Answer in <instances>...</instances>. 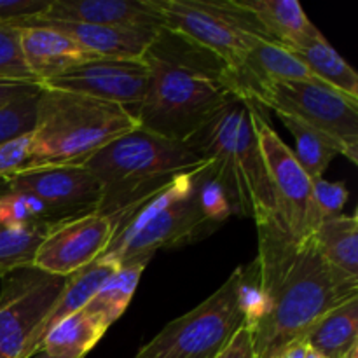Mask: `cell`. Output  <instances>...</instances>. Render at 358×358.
<instances>
[{
    "label": "cell",
    "instance_id": "1",
    "mask_svg": "<svg viewBox=\"0 0 358 358\" xmlns=\"http://www.w3.org/2000/svg\"><path fill=\"white\" fill-rule=\"evenodd\" d=\"M252 262L271 311L252 331L255 358H278L339 304L358 297V280L332 268L311 240H296L280 215L255 222Z\"/></svg>",
    "mask_w": 358,
    "mask_h": 358
},
{
    "label": "cell",
    "instance_id": "2",
    "mask_svg": "<svg viewBox=\"0 0 358 358\" xmlns=\"http://www.w3.org/2000/svg\"><path fill=\"white\" fill-rule=\"evenodd\" d=\"M149 87L136 112L138 128L187 142L236 94L226 63L177 31L159 28L143 55Z\"/></svg>",
    "mask_w": 358,
    "mask_h": 358
},
{
    "label": "cell",
    "instance_id": "3",
    "mask_svg": "<svg viewBox=\"0 0 358 358\" xmlns=\"http://www.w3.org/2000/svg\"><path fill=\"white\" fill-rule=\"evenodd\" d=\"M189 147L208 161L233 213L255 222L278 215L275 191L250 114V101L234 96L191 138Z\"/></svg>",
    "mask_w": 358,
    "mask_h": 358
},
{
    "label": "cell",
    "instance_id": "4",
    "mask_svg": "<svg viewBox=\"0 0 358 358\" xmlns=\"http://www.w3.org/2000/svg\"><path fill=\"white\" fill-rule=\"evenodd\" d=\"M206 163L208 161L185 142L136 128L91 154L80 166L100 185L94 212L115 219L129 206L173 182L178 175L198 170Z\"/></svg>",
    "mask_w": 358,
    "mask_h": 358
},
{
    "label": "cell",
    "instance_id": "5",
    "mask_svg": "<svg viewBox=\"0 0 358 358\" xmlns=\"http://www.w3.org/2000/svg\"><path fill=\"white\" fill-rule=\"evenodd\" d=\"M136 128V117L121 105L41 86L30 154L23 168L80 164Z\"/></svg>",
    "mask_w": 358,
    "mask_h": 358
},
{
    "label": "cell",
    "instance_id": "6",
    "mask_svg": "<svg viewBox=\"0 0 358 358\" xmlns=\"http://www.w3.org/2000/svg\"><path fill=\"white\" fill-rule=\"evenodd\" d=\"M152 3L164 28L215 55L231 73L243 65L259 42L269 41L257 21L234 0H152Z\"/></svg>",
    "mask_w": 358,
    "mask_h": 358
},
{
    "label": "cell",
    "instance_id": "7",
    "mask_svg": "<svg viewBox=\"0 0 358 358\" xmlns=\"http://www.w3.org/2000/svg\"><path fill=\"white\" fill-rule=\"evenodd\" d=\"M241 266L203 303L164 325L135 358H217L245 325L238 306Z\"/></svg>",
    "mask_w": 358,
    "mask_h": 358
},
{
    "label": "cell",
    "instance_id": "8",
    "mask_svg": "<svg viewBox=\"0 0 358 358\" xmlns=\"http://www.w3.org/2000/svg\"><path fill=\"white\" fill-rule=\"evenodd\" d=\"M250 103L296 115L331 140L341 156L358 163V100L324 83L283 80L264 84Z\"/></svg>",
    "mask_w": 358,
    "mask_h": 358
},
{
    "label": "cell",
    "instance_id": "9",
    "mask_svg": "<svg viewBox=\"0 0 358 358\" xmlns=\"http://www.w3.org/2000/svg\"><path fill=\"white\" fill-rule=\"evenodd\" d=\"M0 278V358H24L28 343L63 294L70 276H55L35 266H24Z\"/></svg>",
    "mask_w": 358,
    "mask_h": 358
},
{
    "label": "cell",
    "instance_id": "10",
    "mask_svg": "<svg viewBox=\"0 0 358 358\" xmlns=\"http://www.w3.org/2000/svg\"><path fill=\"white\" fill-rule=\"evenodd\" d=\"M250 114L275 191L280 219L296 240H311L322 224V215L315 205L310 177L301 168L294 150L273 129L266 112L250 103Z\"/></svg>",
    "mask_w": 358,
    "mask_h": 358
},
{
    "label": "cell",
    "instance_id": "11",
    "mask_svg": "<svg viewBox=\"0 0 358 358\" xmlns=\"http://www.w3.org/2000/svg\"><path fill=\"white\" fill-rule=\"evenodd\" d=\"M114 234L110 217L98 212L52 220L34 255L41 271L55 276H72L103 255Z\"/></svg>",
    "mask_w": 358,
    "mask_h": 358
},
{
    "label": "cell",
    "instance_id": "12",
    "mask_svg": "<svg viewBox=\"0 0 358 358\" xmlns=\"http://www.w3.org/2000/svg\"><path fill=\"white\" fill-rule=\"evenodd\" d=\"M0 187L37 198L51 220L93 212L100 199L96 178L80 164L23 168L3 177Z\"/></svg>",
    "mask_w": 358,
    "mask_h": 358
},
{
    "label": "cell",
    "instance_id": "13",
    "mask_svg": "<svg viewBox=\"0 0 358 358\" xmlns=\"http://www.w3.org/2000/svg\"><path fill=\"white\" fill-rule=\"evenodd\" d=\"M41 86L121 105L136 117L149 87V70L143 62L101 58L52 77Z\"/></svg>",
    "mask_w": 358,
    "mask_h": 358
},
{
    "label": "cell",
    "instance_id": "14",
    "mask_svg": "<svg viewBox=\"0 0 358 358\" xmlns=\"http://www.w3.org/2000/svg\"><path fill=\"white\" fill-rule=\"evenodd\" d=\"M213 231L215 227L205 219L199 210L194 187V191L154 217L145 227H142L114 254L107 255L115 259L119 264L136 261V259H150L161 248L180 247L198 238L208 236Z\"/></svg>",
    "mask_w": 358,
    "mask_h": 358
},
{
    "label": "cell",
    "instance_id": "15",
    "mask_svg": "<svg viewBox=\"0 0 358 358\" xmlns=\"http://www.w3.org/2000/svg\"><path fill=\"white\" fill-rule=\"evenodd\" d=\"M31 20L145 28V30L163 28V20L154 7L152 0H51L48 9Z\"/></svg>",
    "mask_w": 358,
    "mask_h": 358
},
{
    "label": "cell",
    "instance_id": "16",
    "mask_svg": "<svg viewBox=\"0 0 358 358\" xmlns=\"http://www.w3.org/2000/svg\"><path fill=\"white\" fill-rule=\"evenodd\" d=\"M17 30L24 65L38 84L84 63L101 59L86 51L69 35L48 24H21Z\"/></svg>",
    "mask_w": 358,
    "mask_h": 358
},
{
    "label": "cell",
    "instance_id": "17",
    "mask_svg": "<svg viewBox=\"0 0 358 358\" xmlns=\"http://www.w3.org/2000/svg\"><path fill=\"white\" fill-rule=\"evenodd\" d=\"M24 24H48L69 35L98 58L122 59V62H142L143 55L157 34V30H145V28L107 27V24L69 23V21L52 20H30Z\"/></svg>",
    "mask_w": 358,
    "mask_h": 358
},
{
    "label": "cell",
    "instance_id": "18",
    "mask_svg": "<svg viewBox=\"0 0 358 358\" xmlns=\"http://www.w3.org/2000/svg\"><path fill=\"white\" fill-rule=\"evenodd\" d=\"M121 264H119L115 259L108 257V255H101V257L96 259L93 264L86 266L84 269L77 271L76 275L70 276L63 294L58 297V301H56L55 306L51 308V311L48 313L45 320L42 322L41 327L37 329L34 338L28 343L27 357L24 358H30L35 352H38V348H41L42 345V339L45 338V334H48L56 324L65 320L70 315L84 310V308L87 306V303L94 297V294L100 290V287L114 275V271Z\"/></svg>",
    "mask_w": 358,
    "mask_h": 358
},
{
    "label": "cell",
    "instance_id": "19",
    "mask_svg": "<svg viewBox=\"0 0 358 358\" xmlns=\"http://www.w3.org/2000/svg\"><path fill=\"white\" fill-rule=\"evenodd\" d=\"M247 10L269 41L294 49L313 37L318 30L296 0H234Z\"/></svg>",
    "mask_w": 358,
    "mask_h": 358
},
{
    "label": "cell",
    "instance_id": "20",
    "mask_svg": "<svg viewBox=\"0 0 358 358\" xmlns=\"http://www.w3.org/2000/svg\"><path fill=\"white\" fill-rule=\"evenodd\" d=\"M308 348L325 358H346L358 348V297L325 313L308 331Z\"/></svg>",
    "mask_w": 358,
    "mask_h": 358
},
{
    "label": "cell",
    "instance_id": "21",
    "mask_svg": "<svg viewBox=\"0 0 358 358\" xmlns=\"http://www.w3.org/2000/svg\"><path fill=\"white\" fill-rule=\"evenodd\" d=\"M107 331L108 325L98 315L80 310L56 324L42 339L38 350L58 358H84Z\"/></svg>",
    "mask_w": 358,
    "mask_h": 358
},
{
    "label": "cell",
    "instance_id": "22",
    "mask_svg": "<svg viewBox=\"0 0 358 358\" xmlns=\"http://www.w3.org/2000/svg\"><path fill=\"white\" fill-rule=\"evenodd\" d=\"M289 51L297 56L320 83L334 87L353 100H358L357 72L343 56H339V52L332 48L331 42H327L322 31H317L313 37Z\"/></svg>",
    "mask_w": 358,
    "mask_h": 358
},
{
    "label": "cell",
    "instance_id": "23",
    "mask_svg": "<svg viewBox=\"0 0 358 358\" xmlns=\"http://www.w3.org/2000/svg\"><path fill=\"white\" fill-rule=\"evenodd\" d=\"M322 257L334 269L358 280V219L353 215L324 219L313 236Z\"/></svg>",
    "mask_w": 358,
    "mask_h": 358
},
{
    "label": "cell",
    "instance_id": "24",
    "mask_svg": "<svg viewBox=\"0 0 358 358\" xmlns=\"http://www.w3.org/2000/svg\"><path fill=\"white\" fill-rule=\"evenodd\" d=\"M149 261L150 259H136L119 266L84 310L98 315L110 327L128 310Z\"/></svg>",
    "mask_w": 358,
    "mask_h": 358
},
{
    "label": "cell",
    "instance_id": "25",
    "mask_svg": "<svg viewBox=\"0 0 358 358\" xmlns=\"http://www.w3.org/2000/svg\"><path fill=\"white\" fill-rule=\"evenodd\" d=\"M276 115L285 124V128L292 133L294 140H296L294 156L299 161L301 168L306 171L310 180H317V178L324 177L329 164L339 154L334 143L325 138L315 128L308 126L306 122L297 119L296 115L285 114V112H276Z\"/></svg>",
    "mask_w": 358,
    "mask_h": 358
},
{
    "label": "cell",
    "instance_id": "26",
    "mask_svg": "<svg viewBox=\"0 0 358 358\" xmlns=\"http://www.w3.org/2000/svg\"><path fill=\"white\" fill-rule=\"evenodd\" d=\"M52 220L0 227V276L34 264V255Z\"/></svg>",
    "mask_w": 358,
    "mask_h": 358
},
{
    "label": "cell",
    "instance_id": "27",
    "mask_svg": "<svg viewBox=\"0 0 358 358\" xmlns=\"http://www.w3.org/2000/svg\"><path fill=\"white\" fill-rule=\"evenodd\" d=\"M238 306H240L243 322L250 331H254L271 311V304L259 283L254 262L241 266L240 282H238Z\"/></svg>",
    "mask_w": 358,
    "mask_h": 358
},
{
    "label": "cell",
    "instance_id": "28",
    "mask_svg": "<svg viewBox=\"0 0 358 358\" xmlns=\"http://www.w3.org/2000/svg\"><path fill=\"white\" fill-rule=\"evenodd\" d=\"M196 199H198V206L205 219L212 224L213 227H219L233 215L227 196L224 192L222 185L212 173L210 166L206 164L198 175V184H196Z\"/></svg>",
    "mask_w": 358,
    "mask_h": 358
},
{
    "label": "cell",
    "instance_id": "29",
    "mask_svg": "<svg viewBox=\"0 0 358 358\" xmlns=\"http://www.w3.org/2000/svg\"><path fill=\"white\" fill-rule=\"evenodd\" d=\"M38 93L23 96L0 107V145L31 133L37 115Z\"/></svg>",
    "mask_w": 358,
    "mask_h": 358
},
{
    "label": "cell",
    "instance_id": "30",
    "mask_svg": "<svg viewBox=\"0 0 358 358\" xmlns=\"http://www.w3.org/2000/svg\"><path fill=\"white\" fill-rule=\"evenodd\" d=\"M34 220H51L45 206L37 198L0 191V227L21 226Z\"/></svg>",
    "mask_w": 358,
    "mask_h": 358
},
{
    "label": "cell",
    "instance_id": "31",
    "mask_svg": "<svg viewBox=\"0 0 358 358\" xmlns=\"http://www.w3.org/2000/svg\"><path fill=\"white\" fill-rule=\"evenodd\" d=\"M0 79L37 83L24 65L20 49V30L13 24H0Z\"/></svg>",
    "mask_w": 358,
    "mask_h": 358
},
{
    "label": "cell",
    "instance_id": "32",
    "mask_svg": "<svg viewBox=\"0 0 358 358\" xmlns=\"http://www.w3.org/2000/svg\"><path fill=\"white\" fill-rule=\"evenodd\" d=\"M311 189H313V199L320 212L322 220L332 219L343 213L346 201L350 198V191L341 182H329L324 177L311 180Z\"/></svg>",
    "mask_w": 358,
    "mask_h": 358
},
{
    "label": "cell",
    "instance_id": "33",
    "mask_svg": "<svg viewBox=\"0 0 358 358\" xmlns=\"http://www.w3.org/2000/svg\"><path fill=\"white\" fill-rule=\"evenodd\" d=\"M51 0H0V24L21 27L49 7Z\"/></svg>",
    "mask_w": 358,
    "mask_h": 358
},
{
    "label": "cell",
    "instance_id": "34",
    "mask_svg": "<svg viewBox=\"0 0 358 358\" xmlns=\"http://www.w3.org/2000/svg\"><path fill=\"white\" fill-rule=\"evenodd\" d=\"M30 140L31 133H27L0 145V180L24 166L30 154Z\"/></svg>",
    "mask_w": 358,
    "mask_h": 358
},
{
    "label": "cell",
    "instance_id": "35",
    "mask_svg": "<svg viewBox=\"0 0 358 358\" xmlns=\"http://www.w3.org/2000/svg\"><path fill=\"white\" fill-rule=\"evenodd\" d=\"M217 358H255L250 329L243 325Z\"/></svg>",
    "mask_w": 358,
    "mask_h": 358
},
{
    "label": "cell",
    "instance_id": "36",
    "mask_svg": "<svg viewBox=\"0 0 358 358\" xmlns=\"http://www.w3.org/2000/svg\"><path fill=\"white\" fill-rule=\"evenodd\" d=\"M41 91V84L28 83V80L0 79V107L16 101L23 96H30Z\"/></svg>",
    "mask_w": 358,
    "mask_h": 358
},
{
    "label": "cell",
    "instance_id": "37",
    "mask_svg": "<svg viewBox=\"0 0 358 358\" xmlns=\"http://www.w3.org/2000/svg\"><path fill=\"white\" fill-rule=\"evenodd\" d=\"M306 352H308V345L306 341H297L294 343L292 346L285 350L278 358H306Z\"/></svg>",
    "mask_w": 358,
    "mask_h": 358
},
{
    "label": "cell",
    "instance_id": "38",
    "mask_svg": "<svg viewBox=\"0 0 358 358\" xmlns=\"http://www.w3.org/2000/svg\"><path fill=\"white\" fill-rule=\"evenodd\" d=\"M30 358H58V357H51V355H48L45 352H42V350H38V352H35Z\"/></svg>",
    "mask_w": 358,
    "mask_h": 358
},
{
    "label": "cell",
    "instance_id": "39",
    "mask_svg": "<svg viewBox=\"0 0 358 358\" xmlns=\"http://www.w3.org/2000/svg\"><path fill=\"white\" fill-rule=\"evenodd\" d=\"M306 358H325V357H322L320 353H317V352H313V350L308 348V352H306Z\"/></svg>",
    "mask_w": 358,
    "mask_h": 358
}]
</instances>
